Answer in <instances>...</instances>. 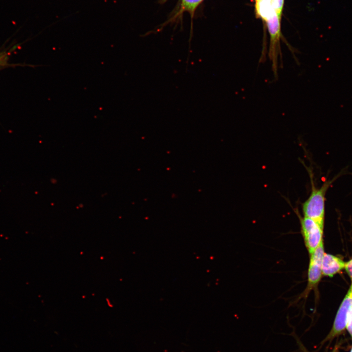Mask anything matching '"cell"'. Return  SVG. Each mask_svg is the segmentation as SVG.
I'll use <instances>...</instances> for the list:
<instances>
[{"label":"cell","instance_id":"obj_1","mask_svg":"<svg viewBox=\"0 0 352 352\" xmlns=\"http://www.w3.org/2000/svg\"><path fill=\"white\" fill-rule=\"evenodd\" d=\"M310 176L311 177L310 179L311 191L308 198L302 204V211L304 216L313 220L323 229L325 212V195L334 180L325 181L321 187L316 188L310 175Z\"/></svg>","mask_w":352,"mask_h":352},{"label":"cell","instance_id":"obj_2","mask_svg":"<svg viewBox=\"0 0 352 352\" xmlns=\"http://www.w3.org/2000/svg\"><path fill=\"white\" fill-rule=\"evenodd\" d=\"M281 21L274 11L265 21L270 36V44L268 56L271 62L272 69L275 78L278 77L279 60H281L282 52L280 40L282 38Z\"/></svg>","mask_w":352,"mask_h":352},{"label":"cell","instance_id":"obj_3","mask_svg":"<svg viewBox=\"0 0 352 352\" xmlns=\"http://www.w3.org/2000/svg\"><path fill=\"white\" fill-rule=\"evenodd\" d=\"M295 212L300 220L301 232L306 246L310 255L323 241V229L311 219L301 217L297 210Z\"/></svg>","mask_w":352,"mask_h":352},{"label":"cell","instance_id":"obj_4","mask_svg":"<svg viewBox=\"0 0 352 352\" xmlns=\"http://www.w3.org/2000/svg\"><path fill=\"white\" fill-rule=\"evenodd\" d=\"M324 253L322 241L315 250L310 255V257L308 274V282L307 288L303 293L305 296L311 289L317 285L321 280L322 275V260Z\"/></svg>","mask_w":352,"mask_h":352},{"label":"cell","instance_id":"obj_5","mask_svg":"<svg viewBox=\"0 0 352 352\" xmlns=\"http://www.w3.org/2000/svg\"><path fill=\"white\" fill-rule=\"evenodd\" d=\"M352 308V286H351L340 306L332 328L324 342L339 335L346 329L348 316Z\"/></svg>","mask_w":352,"mask_h":352},{"label":"cell","instance_id":"obj_6","mask_svg":"<svg viewBox=\"0 0 352 352\" xmlns=\"http://www.w3.org/2000/svg\"><path fill=\"white\" fill-rule=\"evenodd\" d=\"M345 263L339 257L324 253L322 264V275L330 277L333 276L345 267Z\"/></svg>","mask_w":352,"mask_h":352},{"label":"cell","instance_id":"obj_7","mask_svg":"<svg viewBox=\"0 0 352 352\" xmlns=\"http://www.w3.org/2000/svg\"><path fill=\"white\" fill-rule=\"evenodd\" d=\"M256 13L265 22L270 17L275 11L273 8L271 1L264 0L256 3Z\"/></svg>","mask_w":352,"mask_h":352},{"label":"cell","instance_id":"obj_8","mask_svg":"<svg viewBox=\"0 0 352 352\" xmlns=\"http://www.w3.org/2000/svg\"><path fill=\"white\" fill-rule=\"evenodd\" d=\"M203 0H181V8L182 11L193 15L198 6Z\"/></svg>","mask_w":352,"mask_h":352},{"label":"cell","instance_id":"obj_9","mask_svg":"<svg viewBox=\"0 0 352 352\" xmlns=\"http://www.w3.org/2000/svg\"><path fill=\"white\" fill-rule=\"evenodd\" d=\"M271 5L280 19H281L284 0H271Z\"/></svg>","mask_w":352,"mask_h":352},{"label":"cell","instance_id":"obj_10","mask_svg":"<svg viewBox=\"0 0 352 352\" xmlns=\"http://www.w3.org/2000/svg\"><path fill=\"white\" fill-rule=\"evenodd\" d=\"M346 328L352 338V308L348 316Z\"/></svg>","mask_w":352,"mask_h":352},{"label":"cell","instance_id":"obj_11","mask_svg":"<svg viewBox=\"0 0 352 352\" xmlns=\"http://www.w3.org/2000/svg\"><path fill=\"white\" fill-rule=\"evenodd\" d=\"M293 336H294V337L297 342V344L298 346V352H310L303 345V343L300 341V340L298 338V337L296 336V335L294 334H293Z\"/></svg>","mask_w":352,"mask_h":352},{"label":"cell","instance_id":"obj_12","mask_svg":"<svg viewBox=\"0 0 352 352\" xmlns=\"http://www.w3.org/2000/svg\"><path fill=\"white\" fill-rule=\"evenodd\" d=\"M344 268L351 279L352 286V259L345 263Z\"/></svg>","mask_w":352,"mask_h":352},{"label":"cell","instance_id":"obj_13","mask_svg":"<svg viewBox=\"0 0 352 352\" xmlns=\"http://www.w3.org/2000/svg\"><path fill=\"white\" fill-rule=\"evenodd\" d=\"M256 0V2H259V1H263V0ZM268 0V1H271V0Z\"/></svg>","mask_w":352,"mask_h":352},{"label":"cell","instance_id":"obj_14","mask_svg":"<svg viewBox=\"0 0 352 352\" xmlns=\"http://www.w3.org/2000/svg\"><path fill=\"white\" fill-rule=\"evenodd\" d=\"M350 352H352V348H351V351H350Z\"/></svg>","mask_w":352,"mask_h":352}]
</instances>
